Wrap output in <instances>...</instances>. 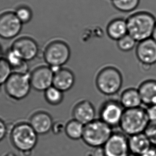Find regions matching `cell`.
I'll list each match as a JSON object with an SVG mask.
<instances>
[{"mask_svg":"<svg viewBox=\"0 0 156 156\" xmlns=\"http://www.w3.org/2000/svg\"><path fill=\"white\" fill-rule=\"evenodd\" d=\"M72 115L74 119L85 125L95 120V108L88 100H82L74 106Z\"/></svg>","mask_w":156,"mask_h":156,"instance_id":"cell-14","label":"cell"},{"mask_svg":"<svg viewBox=\"0 0 156 156\" xmlns=\"http://www.w3.org/2000/svg\"><path fill=\"white\" fill-rule=\"evenodd\" d=\"M54 73L50 67L41 66L30 75L32 87L38 91H46L53 85Z\"/></svg>","mask_w":156,"mask_h":156,"instance_id":"cell-11","label":"cell"},{"mask_svg":"<svg viewBox=\"0 0 156 156\" xmlns=\"http://www.w3.org/2000/svg\"><path fill=\"white\" fill-rule=\"evenodd\" d=\"M11 49L26 62L31 61L38 55V45L35 41L28 37L15 41Z\"/></svg>","mask_w":156,"mask_h":156,"instance_id":"cell-12","label":"cell"},{"mask_svg":"<svg viewBox=\"0 0 156 156\" xmlns=\"http://www.w3.org/2000/svg\"><path fill=\"white\" fill-rule=\"evenodd\" d=\"M122 75L116 68L107 66L97 74L96 85L101 93L106 95H113L119 91L122 87Z\"/></svg>","mask_w":156,"mask_h":156,"instance_id":"cell-5","label":"cell"},{"mask_svg":"<svg viewBox=\"0 0 156 156\" xmlns=\"http://www.w3.org/2000/svg\"><path fill=\"white\" fill-rule=\"evenodd\" d=\"M128 34L137 42L151 38L156 24L154 16L147 12L133 13L126 19Z\"/></svg>","mask_w":156,"mask_h":156,"instance_id":"cell-1","label":"cell"},{"mask_svg":"<svg viewBox=\"0 0 156 156\" xmlns=\"http://www.w3.org/2000/svg\"><path fill=\"white\" fill-rule=\"evenodd\" d=\"M17 18L22 23H28L31 20L32 13L30 9L26 6H21L15 12Z\"/></svg>","mask_w":156,"mask_h":156,"instance_id":"cell-27","label":"cell"},{"mask_svg":"<svg viewBox=\"0 0 156 156\" xmlns=\"http://www.w3.org/2000/svg\"><path fill=\"white\" fill-rule=\"evenodd\" d=\"M131 154L134 156H142L153 146L144 133L132 135L128 137Z\"/></svg>","mask_w":156,"mask_h":156,"instance_id":"cell-16","label":"cell"},{"mask_svg":"<svg viewBox=\"0 0 156 156\" xmlns=\"http://www.w3.org/2000/svg\"><path fill=\"white\" fill-rule=\"evenodd\" d=\"M112 127L100 119L85 125L82 140L91 148H102L112 134Z\"/></svg>","mask_w":156,"mask_h":156,"instance_id":"cell-3","label":"cell"},{"mask_svg":"<svg viewBox=\"0 0 156 156\" xmlns=\"http://www.w3.org/2000/svg\"><path fill=\"white\" fill-rule=\"evenodd\" d=\"M133 156V155H132V154H131V156Z\"/></svg>","mask_w":156,"mask_h":156,"instance_id":"cell-39","label":"cell"},{"mask_svg":"<svg viewBox=\"0 0 156 156\" xmlns=\"http://www.w3.org/2000/svg\"><path fill=\"white\" fill-rule=\"evenodd\" d=\"M119 102L124 109L139 107L142 104L138 89L135 88L124 90L120 95Z\"/></svg>","mask_w":156,"mask_h":156,"instance_id":"cell-19","label":"cell"},{"mask_svg":"<svg viewBox=\"0 0 156 156\" xmlns=\"http://www.w3.org/2000/svg\"><path fill=\"white\" fill-rule=\"evenodd\" d=\"M22 25L15 12L2 13L0 15V37L6 40L14 38L21 31Z\"/></svg>","mask_w":156,"mask_h":156,"instance_id":"cell-10","label":"cell"},{"mask_svg":"<svg viewBox=\"0 0 156 156\" xmlns=\"http://www.w3.org/2000/svg\"><path fill=\"white\" fill-rule=\"evenodd\" d=\"M124 109L120 102L110 100L102 105L99 110V119L111 127L120 125Z\"/></svg>","mask_w":156,"mask_h":156,"instance_id":"cell-9","label":"cell"},{"mask_svg":"<svg viewBox=\"0 0 156 156\" xmlns=\"http://www.w3.org/2000/svg\"><path fill=\"white\" fill-rule=\"evenodd\" d=\"M24 156H31L32 154V151H28L25 152H21Z\"/></svg>","mask_w":156,"mask_h":156,"instance_id":"cell-34","label":"cell"},{"mask_svg":"<svg viewBox=\"0 0 156 156\" xmlns=\"http://www.w3.org/2000/svg\"><path fill=\"white\" fill-rule=\"evenodd\" d=\"M44 93L46 101L52 105H59L63 99V92L54 86L47 89Z\"/></svg>","mask_w":156,"mask_h":156,"instance_id":"cell-24","label":"cell"},{"mask_svg":"<svg viewBox=\"0 0 156 156\" xmlns=\"http://www.w3.org/2000/svg\"><path fill=\"white\" fill-rule=\"evenodd\" d=\"M30 124L38 134L43 135L52 129L54 122L49 114L46 112H40L31 117Z\"/></svg>","mask_w":156,"mask_h":156,"instance_id":"cell-15","label":"cell"},{"mask_svg":"<svg viewBox=\"0 0 156 156\" xmlns=\"http://www.w3.org/2000/svg\"><path fill=\"white\" fill-rule=\"evenodd\" d=\"M105 156H130L128 137L122 132H113L103 147Z\"/></svg>","mask_w":156,"mask_h":156,"instance_id":"cell-8","label":"cell"},{"mask_svg":"<svg viewBox=\"0 0 156 156\" xmlns=\"http://www.w3.org/2000/svg\"><path fill=\"white\" fill-rule=\"evenodd\" d=\"M151 38L154 40L156 42V24L155 27H154V30L153 31V33H152V37Z\"/></svg>","mask_w":156,"mask_h":156,"instance_id":"cell-35","label":"cell"},{"mask_svg":"<svg viewBox=\"0 0 156 156\" xmlns=\"http://www.w3.org/2000/svg\"><path fill=\"white\" fill-rule=\"evenodd\" d=\"M5 156H17L16 154H13V153H9L8 154H6Z\"/></svg>","mask_w":156,"mask_h":156,"instance_id":"cell-36","label":"cell"},{"mask_svg":"<svg viewBox=\"0 0 156 156\" xmlns=\"http://www.w3.org/2000/svg\"><path fill=\"white\" fill-rule=\"evenodd\" d=\"M86 156H105L103 147L102 148H91L87 152Z\"/></svg>","mask_w":156,"mask_h":156,"instance_id":"cell-31","label":"cell"},{"mask_svg":"<svg viewBox=\"0 0 156 156\" xmlns=\"http://www.w3.org/2000/svg\"><path fill=\"white\" fill-rule=\"evenodd\" d=\"M13 73L12 68L6 59L0 58V86L5 84Z\"/></svg>","mask_w":156,"mask_h":156,"instance_id":"cell-26","label":"cell"},{"mask_svg":"<svg viewBox=\"0 0 156 156\" xmlns=\"http://www.w3.org/2000/svg\"><path fill=\"white\" fill-rule=\"evenodd\" d=\"M0 58H1V49H0Z\"/></svg>","mask_w":156,"mask_h":156,"instance_id":"cell-37","label":"cell"},{"mask_svg":"<svg viewBox=\"0 0 156 156\" xmlns=\"http://www.w3.org/2000/svg\"><path fill=\"white\" fill-rule=\"evenodd\" d=\"M65 125H64L63 122H58L54 123L52 130L55 134H58L62 133L63 131L65 132Z\"/></svg>","mask_w":156,"mask_h":156,"instance_id":"cell-30","label":"cell"},{"mask_svg":"<svg viewBox=\"0 0 156 156\" xmlns=\"http://www.w3.org/2000/svg\"><path fill=\"white\" fill-rule=\"evenodd\" d=\"M71 55L70 47L61 41L49 43L44 52V58L49 67H61L68 62Z\"/></svg>","mask_w":156,"mask_h":156,"instance_id":"cell-7","label":"cell"},{"mask_svg":"<svg viewBox=\"0 0 156 156\" xmlns=\"http://www.w3.org/2000/svg\"><path fill=\"white\" fill-rule=\"evenodd\" d=\"M6 61L12 68L13 73L26 74L28 73V65L17 53L10 49L6 54Z\"/></svg>","mask_w":156,"mask_h":156,"instance_id":"cell-21","label":"cell"},{"mask_svg":"<svg viewBox=\"0 0 156 156\" xmlns=\"http://www.w3.org/2000/svg\"><path fill=\"white\" fill-rule=\"evenodd\" d=\"M144 133L149 140L152 146L156 147V122H150Z\"/></svg>","mask_w":156,"mask_h":156,"instance_id":"cell-28","label":"cell"},{"mask_svg":"<svg viewBox=\"0 0 156 156\" xmlns=\"http://www.w3.org/2000/svg\"><path fill=\"white\" fill-rule=\"evenodd\" d=\"M154 156H156V154H155V155H154Z\"/></svg>","mask_w":156,"mask_h":156,"instance_id":"cell-38","label":"cell"},{"mask_svg":"<svg viewBox=\"0 0 156 156\" xmlns=\"http://www.w3.org/2000/svg\"><path fill=\"white\" fill-rule=\"evenodd\" d=\"M155 148L156 147H152L150 150L148 151L145 154H144L142 156H154L156 151V149Z\"/></svg>","mask_w":156,"mask_h":156,"instance_id":"cell-33","label":"cell"},{"mask_svg":"<svg viewBox=\"0 0 156 156\" xmlns=\"http://www.w3.org/2000/svg\"><path fill=\"white\" fill-rule=\"evenodd\" d=\"M84 126V125L73 119L65 125V133L70 139L73 140L82 139Z\"/></svg>","mask_w":156,"mask_h":156,"instance_id":"cell-22","label":"cell"},{"mask_svg":"<svg viewBox=\"0 0 156 156\" xmlns=\"http://www.w3.org/2000/svg\"><path fill=\"white\" fill-rule=\"evenodd\" d=\"M8 132V128L6 123L0 119V142L4 139Z\"/></svg>","mask_w":156,"mask_h":156,"instance_id":"cell-32","label":"cell"},{"mask_svg":"<svg viewBox=\"0 0 156 156\" xmlns=\"http://www.w3.org/2000/svg\"><path fill=\"white\" fill-rule=\"evenodd\" d=\"M150 120L143 108L124 109L119 127L122 133L130 136L144 132Z\"/></svg>","mask_w":156,"mask_h":156,"instance_id":"cell-2","label":"cell"},{"mask_svg":"<svg viewBox=\"0 0 156 156\" xmlns=\"http://www.w3.org/2000/svg\"><path fill=\"white\" fill-rule=\"evenodd\" d=\"M136 42L134 38L127 34L117 41V46L121 51L129 52L134 48Z\"/></svg>","mask_w":156,"mask_h":156,"instance_id":"cell-25","label":"cell"},{"mask_svg":"<svg viewBox=\"0 0 156 156\" xmlns=\"http://www.w3.org/2000/svg\"><path fill=\"white\" fill-rule=\"evenodd\" d=\"M111 1L113 6L118 10L129 12L137 8L140 0H111Z\"/></svg>","mask_w":156,"mask_h":156,"instance_id":"cell-23","label":"cell"},{"mask_svg":"<svg viewBox=\"0 0 156 156\" xmlns=\"http://www.w3.org/2000/svg\"><path fill=\"white\" fill-rule=\"evenodd\" d=\"M108 36L113 40H119L128 34L126 20L122 18L113 19L106 28Z\"/></svg>","mask_w":156,"mask_h":156,"instance_id":"cell-20","label":"cell"},{"mask_svg":"<svg viewBox=\"0 0 156 156\" xmlns=\"http://www.w3.org/2000/svg\"><path fill=\"white\" fill-rule=\"evenodd\" d=\"M146 110L150 122H156V105L149 106Z\"/></svg>","mask_w":156,"mask_h":156,"instance_id":"cell-29","label":"cell"},{"mask_svg":"<svg viewBox=\"0 0 156 156\" xmlns=\"http://www.w3.org/2000/svg\"><path fill=\"white\" fill-rule=\"evenodd\" d=\"M38 135L30 123L22 122L12 129L10 139L15 148L23 152L34 149L38 142Z\"/></svg>","mask_w":156,"mask_h":156,"instance_id":"cell-4","label":"cell"},{"mask_svg":"<svg viewBox=\"0 0 156 156\" xmlns=\"http://www.w3.org/2000/svg\"><path fill=\"white\" fill-rule=\"evenodd\" d=\"M74 83V74L69 69L61 67L54 73L53 86L63 92L70 90Z\"/></svg>","mask_w":156,"mask_h":156,"instance_id":"cell-17","label":"cell"},{"mask_svg":"<svg viewBox=\"0 0 156 156\" xmlns=\"http://www.w3.org/2000/svg\"><path fill=\"white\" fill-rule=\"evenodd\" d=\"M138 91L142 104L147 107L156 105V80H148L139 85Z\"/></svg>","mask_w":156,"mask_h":156,"instance_id":"cell-18","label":"cell"},{"mask_svg":"<svg viewBox=\"0 0 156 156\" xmlns=\"http://www.w3.org/2000/svg\"><path fill=\"white\" fill-rule=\"evenodd\" d=\"M137 59L143 65L151 66L156 63V42L152 38L139 42L136 48Z\"/></svg>","mask_w":156,"mask_h":156,"instance_id":"cell-13","label":"cell"},{"mask_svg":"<svg viewBox=\"0 0 156 156\" xmlns=\"http://www.w3.org/2000/svg\"><path fill=\"white\" fill-rule=\"evenodd\" d=\"M4 85L6 94L17 100L25 98L32 87L28 73H13Z\"/></svg>","mask_w":156,"mask_h":156,"instance_id":"cell-6","label":"cell"}]
</instances>
